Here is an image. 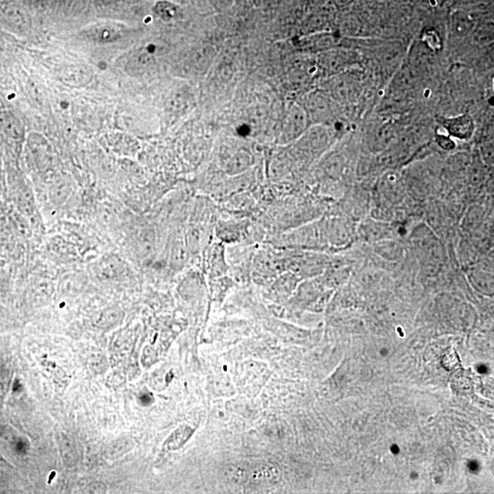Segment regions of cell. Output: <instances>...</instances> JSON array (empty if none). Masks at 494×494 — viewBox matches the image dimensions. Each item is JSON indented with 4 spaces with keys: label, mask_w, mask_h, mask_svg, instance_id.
Returning <instances> with one entry per match:
<instances>
[{
    "label": "cell",
    "mask_w": 494,
    "mask_h": 494,
    "mask_svg": "<svg viewBox=\"0 0 494 494\" xmlns=\"http://www.w3.org/2000/svg\"><path fill=\"white\" fill-rule=\"evenodd\" d=\"M58 77L61 82L66 83V86L81 87L91 82L92 75L91 70L86 66L77 64V66L63 67L59 72Z\"/></svg>",
    "instance_id": "cell-1"
},
{
    "label": "cell",
    "mask_w": 494,
    "mask_h": 494,
    "mask_svg": "<svg viewBox=\"0 0 494 494\" xmlns=\"http://www.w3.org/2000/svg\"><path fill=\"white\" fill-rule=\"evenodd\" d=\"M19 388H21V384H19V382L17 381L15 382V384H14L13 390L14 391H19V390H21Z\"/></svg>",
    "instance_id": "cell-10"
},
{
    "label": "cell",
    "mask_w": 494,
    "mask_h": 494,
    "mask_svg": "<svg viewBox=\"0 0 494 494\" xmlns=\"http://www.w3.org/2000/svg\"><path fill=\"white\" fill-rule=\"evenodd\" d=\"M88 37L92 41L99 42V43H109V42L117 41L121 37V30L116 27L106 26L95 27L94 29L89 30L87 33Z\"/></svg>",
    "instance_id": "cell-5"
},
{
    "label": "cell",
    "mask_w": 494,
    "mask_h": 494,
    "mask_svg": "<svg viewBox=\"0 0 494 494\" xmlns=\"http://www.w3.org/2000/svg\"><path fill=\"white\" fill-rule=\"evenodd\" d=\"M221 476L227 484L242 485L247 482L248 471L240 466H226L221 471Z\"/></svg>",
    "instance_id": "cell-7"
},
{
    "label": "cell",
    "mask_w": 494,
    "mask_h": 494,
    "mask_svg": "<svg viewBox=\"0 0 494 494\" xmlns=\"http://www.w3.org/2000/svg\"><path fill=\"white\" fill-rule=\"evenodd\" d=\"M26 443L23 442V440H18V442H16L15 444V450L17 451V453H26Z\"/></svg>",
    "instance_id": "cell-9"
},
{
    "label": "cell",
    "mask_w": 494,
    "mask_h": 494,
    "mask_svg": "<svg viewBox=\"0 0 494 494\" xmlns=\"http://www.w3.org/2000/svg\"><path fill=\"white\" fill-rule=\"evenodd\" d=\"M152 57L147 52H137L132 55L126 63V69L129 74L137 75L148 69L152 63Z\"/></svg>",
    "instance_id": "cell-6"
},
{
    "label": "cell",
    "mask_w": 494,
    "mask_h": 494,
    "mask_svg": "<svg viewBox=\"0 0 494 494\" xmlns=\"http://www.w3.org/2000/svg\"><path fill=\"white\" fill-rule=\"evenodd\" d=\"M0 130L13 141L19 142L24 139L23 126L18 117L8 109L0 108Z\"/></svg>",
    "instance_id": "cell-2"
},
{
    "label": "cell",
    "mask_w": 494,
    "mask_h": 494,
    "mask_svg": "<svg viewBox=\"0 0 494 494\" xmlns=\"http://www.w3.org/2000/svg\"><path fill=\"white\" fill-rule=\"evenodd\" d=\"M447 129L459 139H468L473 133V121L468 116L455 117L446 124Z\"/></svg>",
    "instance_id": "cell-4"
},
{
    "label": "cell",
    "mask_w": 494,
    "mask_h": 494,
    "mask_svg": "<svg viewBox=\"0 0 494 494\" xmlns=\"http://www.w3.org/2000/svg\"><path fill=\"white\" fill-rule=\"evenodd\" d=\"M279 479V473L277 468L266 464L261 465L259 467L248 471L247 482L255 485V486L265 487L274 484Z\"/></svg>",
    "instance_id": "cell-3"
},
{
    "label": "cell",
    "mask_w": 494,
    "mask_h": 494,
    "mask_svg": "<svg viewBox=\"0 0 494 494\" xmlns=\"http://www.w3.org/2000/svg\"><path fill=\"white\" fill-rule=\"evenodd\" d=\"M28 147H29L30 152L38 162L46 161L49 158V150H48L47 142L42 140L39 136H33L30 135L28 139Z\"/></svg>",
    "instance_id": "cell-8"
}]
</instances>
